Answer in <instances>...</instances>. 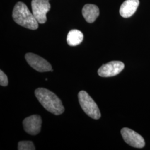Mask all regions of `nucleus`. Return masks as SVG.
<instances>
[{"mask_svg": "<svg viewBox=\"0 0 150 150\" xmlns=\"http://www.w3.org/2000/svg\"><path fill=\"white\" fill-rule=\"evenodd\" d=\"M38 101L48 112L54 115H59L64 111L62 101L56 95L47 89L38 88L35 91Z\"/></svg>", "mask_w": 150, "mask_h": 150, "instance_id": "f257e3e1", "label": "nucleus"}, {"mask_svg": "<svg viewBox=\"0 0 150 150\" xmlns=\"http://www.w3.org/2000/svg\"><path fill=\"white\" fill-rule=\"evenodd\" d=\"M13 20L18 25L30 30H35L38 27V22L27 6L22 2L16 4L12 13Z\"/></svg>", "mask_w": 150, "mask_h": 150, "instance_id": "f03ea898", "label": "nucleus"}, {"mask_svg": "<svg viewBox=\"0 0 150 150\" xmlns=\"http://www.w3.org/2000/svg\"><path fill=\"white\" fill-rule=\"evenodd\" d=\"M81 107L91 118L98 120L101 117V113L96 102L85 91H81L78 95Z\"/></svg>", "mask_w": 150, "mask_h": 150, "instance_id": "7ed1b4c3", "label": "nucleus"}, {"mask_svg": "<svg viewBox=\"0 0 150 150\" xmlns=\"http://www.w3.org/2000/svg\"><path fill=\"white\" fill-rule=\"evenodd\" d=\"M32 13L39 23H45L47 21L46 14L51 8L49 0H32Z\"/></svg>", "mask_w": 150, "mask_h": 150, "instance_id": "20e7f679", "label": "nucleus"}, {"mask_svg": "<svg viewBox=\"0 0 150 150\" xmlns=\"http://www.w3.org/2000/svg\"><path fill=\"white\" fill-rule=\"evenodd\" d=\"M25 59L29 65L33 69L40 72L52 71V66L42 57L32 53H27L25 55Z\"/></svg>", "mask_w": 150, "mask_h": 150, "instance_id": "39448f33", "label": "nucleus"}, {"mask_svg": "<svg viewBox=\"0 0 150 150\" xmlns=\"http://www.w3.org/2000/svg\"><path fill=\"white\" fill-rule=\"evenodd\" d=\"M124 141L132 147L143 148L145 145V140L142 136L131 129L125 127L121 131Z\"/></svg>", "mask_w": 150, "mask_h": 150, "instance_id": "423d86ee", "label": "nucleus"}, {"mask_svg": "<svg viewBox=\"0 0 150 150\" xmlns=\"http://www.w3.org/2000/svg\"><path fill=\"white\" fill-rule=\"evenodd\" d=\"M125 68L123 62L113 61L103 64L98 70V74L102 77H113L119 74Z\"/></svg>", "mask_w": 150, "mask_h": 150, "instance_id": "0eeeda50", "label": "nucleus"}, {"mask_svg": "<svg viewBox=\"0 0 150 150\" xmlns=\"http://www.w3.org/2000/svg\"><path fill=\"white\" fill-rule=\"evenodd\" d=\"M42 119L39 115H32L23 121V129L28 134L36 135L40 133L41 125Z\"/></svg>", "mask_w": 150, "mask_h": 150, "instance_id": "6e6552de", "label": "nucleus"}, {"mask_svg": "<svg viewBox=\"0 0 150 150\" xmlns=\"http://www.w3.org/2000/svg\"><path fill=\"white\" fill-rule=\"evenodd\" d=\"M139 0H126L120 8V14L123 18L132 16L139 6Z\"/></svg>", "mask_w": 150, "mask_h": 150, "instance_id": "1a4fd4ad", "label": "nucleus"}, {"mask_svg": "<svg viewBox=\"0 0 150 150\" xmlns=\"http://www.w3.org/2000/svg\"><path fill=\"white\" fill-rule=\"evenodd\" d=\"M82 13L86 21L91 23L96 21L100 15V11L97 6L93 4H86L83 6Z\"/></svg>", "mask_w": 150, "mask_h": 150, "instance_id": "9d476101", "label": "nucleus"}, {"mask_svg": "<svg viewBox=\"0 0 150 150\" xmlns=\"http://www.w3.org/2000/svg\"><path fill=\"white\" fill-rule=\"evenodd\" d=\"M83 35L78 30H72L67 36V42L70 46H76L80 45L83 41Z\"/></svg>", "mask_w": 150, "mask_h": 150, "instance_id": "9b49d317", "label": "nucleus"}, {"mask_svg": "<svg viewBox=\"0 0 150 150\" xmlns=\"http://www.w3.org/2000/svg\"><path fill=\"white\" fill-rule=\"evenodd\" d=\"M35 147L32 141H23L18 142V150H35Z\"/></svg>", "mask_w": 150, "mask_h": 150, "instance_id": "f8f14e48", "label": "nucleus"}, {"mask_svg": "<svg viewBox=\"0 0 150 150\" xmlns=\"http://www.w3.org/2000/svg\"><path fill=\"white\" fill-rule=\"evenodd\" d=\"M8 81L7 76L2 71H0V85L2 86H7L8 85Z\"/></svg>", "mask_w": 150, "mask_h": 150, "instance_id": "ddd939ff", "label": "nucleus"}]
</instances>
